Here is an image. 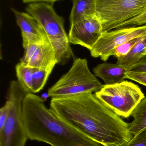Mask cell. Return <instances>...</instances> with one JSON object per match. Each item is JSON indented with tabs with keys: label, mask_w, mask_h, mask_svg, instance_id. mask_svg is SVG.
<instances>
[{
	"label": "cell",
	"mask_w": 146,
	"mask_h": 146,
	"mask_svg": "<svg viewBox=\"0 0 146 146\" xmlns=\"http://www.w3.org/2000/svg\"><path fill=\"white\" fill-rule=\"evenodd\" d=\"M7 100L9 103L6 122L0 129V146H25L28 136L23 118V103L26 92L18 81L10 82Z\"/></svg>",
	"instance_id": "obj_5"
},
{
	"label": "cell",
	"mask_w": 146,
	"mask_h": 146,
	"mask_svg": "<svg viewBox=\"0 0 146 146\" xmlns=\"http://www.w3.org/2000/svg\"><path fill=\"white\" fill-rule=\"evenodd\" d=\"M145 11L146 0H96V15L103 33L115 30Z\"/></svg>",
	"instance_id": "obj_7"
},
{
	"label": "cell",
	"mask_w": 146,
	"mask_h": 146,
	"mask_svg": "<svg viewBox=\"0 0 146 146\" xmlns=\"http://www.w3.org/2000/svg\"><path fill=\"white\" fill-rule=\"evenodd\" d=\"M103 86L91 72L87 59L75 58L68 72L49 88L48 95L51 98H60L96 93Z\"/></svg>",
	"instance_id": "obj_4"
},
{
	"label": "cell",
	"mask_w": 146,
	"mask_h": 146,
	"mask_svg": "<svg viewBox=\"0 0 146 146\" xmlns=\"http://www.w3.org/2000/svg\"><path fill=\"white\" fill-rule=\"evenodd\" d=\"M18 82L27 93H32V68L24 66L20 62L15 66Z\"/></svg>",
	"instance_id": "obj_16"
},
{
	"label": "cell",
	"mask_w": 146,
	"mask_h": 146,
	"mask_svg": "<svg viewBox=\"0 0 146 146\" xmlns=\"http://www.w3.org/2000/svg\"><path fill=\"white\" fill-rule=\"evenodd\" d=\"M61 0H22L24 3H33L38 2H45L49 3H53L57 1Z\"/></svg>",
	"instance_id": "obj_23"
},
{
	"label": "cell",
	"mask_w": 146,
	"mask_h": 146,
	"mask_svg": "<svg viewBox=\"0 0 146 146\" xmlns=\"http://www.w3.org/2000/svg\"><path fill=\"white\" fill-rule=\"evenodd\" d=\"M50 110L58 118L103 146H122L131 140L129 123L93 93L51 98Z\"/></svg>",
	"instance_id": "obj_1"
},
{
	"label": "cell",
	"mask_w": 146,
	"mask_h": 146,
	"mask_svg": "<svg viewBox=\"0 0 146 146\" xmlns=\"http://www.w3.org/2000/svg\"><path fill=\"white\" fill-rule=\"evenodd\" d=\"M139 38H134L117 47L112 52L111 56H113L117 59L126 56L138 42Z\"/></svg>",
	"instance_id": "obj_18"
},
{
	"label": "cell",
	"mask_w": 146,
	"mask_h": 146,
	"mask_svg": "<svg viewBox=\"0 0 146 146\" xmlns=\"http://www.w3.org/2000/svg\"><path fill=\"white\" fill-rule=\"evenodd\" d=\"M73 7L69 16L70 25L84 17L96 15V0H72Z\"/></svg>",
	"instance_id": "obj_13"
},
{
	"label": "cell",
	"mask_w": 146,
	"mask_h": 146,
	"mask_svg": "<svg viewBox=\"0 0 146 146\" xmlns=\"http://www.w3.org/2000/svg\"><path fill=\"white\" fill-rule=\"evenodd\" d=\"M146 34V25L136 27H126L103 33L91 50V56L100 57L106 61L113 50L118 46L134 38Z\"/></svg>",
	"instance_id": "obj_8"
},
{
	"label": "cell",
	"mask_w": 146,
	"mask_h": 146,
	"mask_svg": "<svg viewBox=\"0 0 146 146\" xmlns=\"http://www.w3.org/2000/svg\"><path fill=\"white\" fill-rule=\"evenodd\" d=\"M22 111L24 125L31 140L51 146H103L58 118L34 94H27Z\"/></svg>",
	"instance_id": "obj_2"
},
{
	"label": "cell",
	"mask_w": 146,
	"mask_h": 146,
	"mask_svg": "<svg viewBox=\"0 0 146 146\" xmlns=\"http://www.w3.org/2000/svg\"><path fill=\"white\" fill-rule=\"evenodd\" d=\"M128 72L136 73L146 72V55L137 64L133 66Z\"/></svg>",
	"instance_id": "obj_21"
},
{
	"label": "cell",
	"mask_w": 146,
	"mask_h": 146,
	"mask_svg": "<svg viewBox=\"0 0 146 146\" xmlns=\"http://www.w3.org/2000/svg\"><path fill=\"white\" fill-rule=\"evenodd\" d=\"M27 12L37 21L44 31L55 51L57 64L64 65L74 57L68 35L64 28V20L57 14L51 3H29Z\"/></svg>",
	"instance_id": "obj_3"
},
{
	"label": "cell",
	"mask_w": 146,
	"mask_h": 146,
	"mask_svg": "<svg viewBox=\"0 0 146 146\" xmlns=\"http://www.w3.org/2000/svg\"><path fill=\"white\" fill-rule=\"evenodd\" d=\"M51 72L44 69L32 68V93H37L43 89Z\"/></svg>",
	"instance_id": "obj_17"
},
{
	"label": "cell",
	"mask_w": 146,
	"mask_h": 146,
	"mask_svg": "<svg viewBox=\"0 0 146 146\" xmlns=\"http://www.w3.org/2000/svg\"><path fill=\"white\" fill-rule=\"evenodd\" d=\"M127 78L146 86V72L136 73L128 72L126 73V79Z\"/></svg>",
	"instance_id": "obj_20"
},
{
	"label": "cell",
	"mask_w": 146,
	"mask_h": 146,
	"mask_svg": "<svg viewBox=\"0 0 146 146\" xmlns=\"http://www.w3.org/2000/svg\"><path fill=\"white\" fill-rule=\"evenodd\" d=\"M16 23L21 31L23 47L27 44H40L48 41L47 36L36 19L28 13L11 9Z\"/></svg>",
	"instance_id": "obj_11"
},
{
	"label": "cell",
	"mask_w": 146,
	"mask_h": 146,
	"mask_svg": "<svg viewBox=\"0 0 146 146\" xmlns=\"http://www.w3.org/2000/svg\"><path fill=\"white\" fill-rule=\"evenodd\" d=\"M146 55V34L139 38L138 42L126 56L117 59V63L126 68L128 72Z\"/></svg>",
	"instance_id": "obj_14"
},
{
	"label": "cell",
	"mask_w": 146,
	"mask_h": 146,
	"mask_svg": "<svg viewBox=\"0 0 146 146\" xmlns=\"http://www.w3.org/2000/svg\"><path fill=\"white\" fill-rule=\"evenodd\" d=\"M93 72L96 76L103 81L105 85H110L125 81L128 71L117 62L115 64L104 62L95 67Z\"/></svg>",
	"instance_id": "obj_12"
},
{
	"label": "cell",
	"mask_w": 146,
	"mask_h": 146,
	"mask_svg": "<svg viewBox=\"0 0 146 146\" xmlns=\"http://www.w3.org/2000/svg\"><path fill=\"white\" fill-rule=\"evenodd\" d=\"M130 116L133 121L129 123V133L131 139L146 127V97H145L132 111Z\"/></svg>",
	"instance_id": "obj_15"
},
{
	"label": "cell",
	"mask_w": 146,
	"mask_h": 146,
	"mask_svg": "<svg viewBox=\"0 0 146 146\" xmlns=\"http://www.w3.org/2000/svg\"><path fill=\"white\" fill-rule=\"evenodd\" d=\"M97 98L120 117L128 118L138 104L145 98L141 89L131 82L104 85L95 93Z\"/></svg>",
	"instance_id": "obj_6"
},
{
	"label": "cell",
	"mask_w": 146,
	"mask_h": 146,
	"mask_svg": "<svg viewBox=\"0 0 146 146\" xmlns=\"http://www.w3.org/2000/svg\"><path fill=\"white\" fill-rule=\"evenodd\" d=\"M20 62L26 66L52 72L57 64L55 51L49 40L40 44H27Z\"/></svg>",
	"instance_id": "obj_10"
},
{
	"label": "cell",
	"mask_w": 146,
	"mask_h": 146,
	"mask_svg": "<svg viewBox=\"0 0 146 146\" xmlns=\"http://www.w3.org/2000/svg\"><path fill=\"white\" fill-rule=\"evenodd\" d=\"M103 33L102 25L96 15L87 16L70 25L69 40L70 43L90 50Z\"/></svg>",
	"instance_id": "obj_9"
},
{
	"label": "cell",
	"mask_w": 146,
	"mask_h": 146,
	"mask_svg": "<svg viewBox=\"0 0 146 146\" xmlns=\"http://www.w3.org/2000/svg\"><path fill=\"white\" fill-rule=\"evenodd\" d=\"M122 146H146V127Z\"/></svg>",
	"instance_id": "obj_19"
},
{
	"label": "cell",
	"mask_w": 146,
	"mask_h": 146,
	"mask_svg": "<svg viewBox=\"0 0 146 146\" xmlns=\"http://www.w3.org/2000/svg\"><path fill=\"white\" fill-rule=\"evenodd\" d=\"M9 104L8 101L7 100L4 105L0 109V129L4 126L9 111Z\"/></svg>",
	"instance_id": "obj_22"
}]
</instances>
